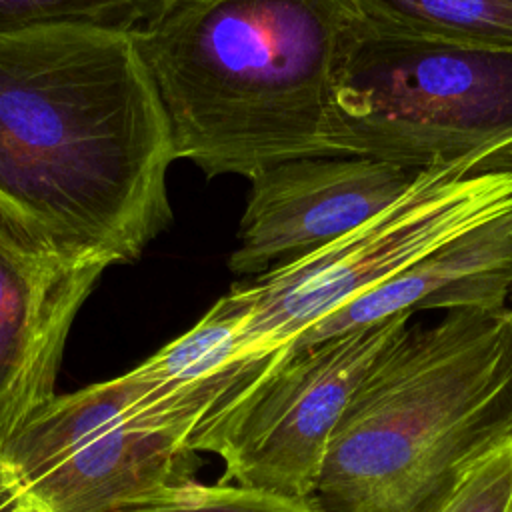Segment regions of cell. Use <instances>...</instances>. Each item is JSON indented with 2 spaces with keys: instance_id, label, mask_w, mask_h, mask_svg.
Here are the masks:
<instances>
[{
  "instance_id": "cell-1",
  "label": "cell",
  "mask_w": 512,
  "mask_h": 512,
  "mask_svg": "<svg viewBox=\"0 0 512 512\" xmlns=\"http://www.w3.org/2000/svg\"><path fill=\"white\" fill-rule=\"evenodd\" d=\"M168 120L130 32L0 34V214L68 256L134 262L170 224Z\"/></svg>"
},
{
  "instance_id": "cell-2",
  "label": "cell",
  "mask_w": 512,
  "mask_h": 512,
  "mask_svg": "<svg viewBox=\"0 0 512 512\" xmlns=\"http://www.w3.org/2000/svg\"><path fill=\"white\" fill-rule=\"evenodd\" d=\"M358 22L348 0H164L130 34L176 160L254 178L326 154L328 102Z\"/></svg>"
},
{
  "instance_id": "cell-3",
  "label": "cell",
  "mask_w": 512,
  "mask_h": 512,
  "mask_svg": "<svg viewBox=\"0 0 512 512\" xmlns=\"http://www.w3.org/2000/svg\"><path fill=\"white\" fill-rule=\"evenodd\" d=\"M512 438V308L408 324L354 390L308 504L438 512L460 476Z\"/></svg>"
},
{
  "instance_id": "cell-4",
  "label": "cell",
  "mask_w": 512,
  "mask_h": 512,
  "mask_svg": "<svg viewBox=\"0 0 512 512\" xmlns=\"http://www.w3.org/2000/svg\"><path fill=\"white\" fill-rule=\"evenodd\" d=\"M510 140V50L394 36L358 22L328 102L326 154L426 170Z\"/></svg>"
},
{
  "instance_id": "cell-5",
  "label": "cell",
  "mask_w": 512,
  "mask_h": 512,
  "mask_svg": "<svg viewBox=\"0 0 512 512\" xmlns=\"http://www.w3.org/2000/svg\"><path fill=\"white\" fill-rule=\"evenodd\" d=\"M512 210V160L500 146L434 164L390 206L252 282L242 354H272L350 300L470 228Z\"/></svg>"
},
{
  "instance_id": "cell-6",
  "label": "cell",
  "mask_w": 512,
  "mask_h": 512,
  "mask_svg": "<svg viewBox=\"0 0 512 512\" xmlns=\"http://www.w3.org/2000/svg\"><path fill=\"white\" fill-rule=\"evenodd\" d=\"M410 318L396 314L310 346L278 350L260 376L196 426L192 450L218 456L226 482L308 502L354 390Z\"/></svg>"
},
{
  "instance_id": "cell-7",
  "label": "cell",
  "mask_w": 512,
  "mask_h": 512,
  "mask_svg": "<svg viewBox=\"0 0 512 512\" xmlns=\"http://www.w3.org/2000/svg\"><path fill=\"white\" fill-rule=\"evenodd\" d=\"M274 354L238 358L212 376L162 386L90 438L56 468L26 484L40 512H110L162 488L190 482L196 426L260 376Z\"/></svg>"
},
{
  "instance_id": "cell-8",
  "label": "cell",
  "mask_w": 512,
  "mask_h": 512,
  "mask_svg": "<svg viewBox=\"0 0 512 512\" xmlns=\"http://www.w3.org/2000/svg\"><path fill=\"white\" fill-rule=\"evenodd\" d=\"M422 170L354 154L278 162L250 178L228 266L260 276L358 228L402 196Z\"/></svg>"
},
{
  "instance_id": "cell-9",
  "label": "cell",
  "mask_w": 512,
  "mask_h": 512,
  "mask_svg": "<svg viewBox=\"0 0 512 512\" xmlns=\"http://www.w3.org/2000/svg\"><path fill=\"white\" fill-rule=\"evenodd\" d=\"M108 266L58 252L0 214V456L56 396L68 332Z\"/></svg>"
},
{
  "instance_id": "cell-10",
  "label": "cell",
  "mask_w": 512,
  "mask_h": 512,
  "mask_svg": "<svg viewBox=\"0 0 512 512\" xmlns=\"http://www.w3.org/2000/svg\"><path fill=\"white\" fill-rule=\"evenodd\" d=\"M512 210L444 242L382 284L316 322L286 348L310 346L396 314L508 306Z\"/></svg>"
},
{
  "instance_id": "cell-11",
  "label": "cell",
  "mask_w": 512,
  "mask_h": 512,
  "mask_svg": "<svg viewBox=\"0 0 512 512\" xmlns=\"http://www.w3.org/2000/svg\"><path fill=\"white\" fill-rule=\"evenodd\" d=\"M154 380L138 368L72 394H56L10 440L2 460L26 486L128 414L156 392Z\"/></svg>"
},
{
  "instance_id": "cell-12",
  "label": "cell",
  "mask_w": 512,
  "mask_h": 512,
  "mask_svg": "<svg viewBox=\"0 0 512 512\" xmlns=\"http://www.w3.org/2000/svg\"><path fill=\"white\" fill-rule=\"evenodd\" d=\"M376 32L512 52V0H348Z\"/></svg>"
},
{
  "instance_id": "cell-13",
  "label": "cell",
  "mask_w": 512,
  "mask_h": 512,
  "mask_svg": "<svg viewBox=\"0 0 512 512\" xmlns=\"http://www.w3.org/2000/svg\"><path fill=\"white\" fill-rule=\"evenodd\" d=\"M248 284L234 286L182 336L162 346L136 368L158 386H182L216 374L242 354V330L252 312Z\"/></svg>"
},
{
  "instance_id": "cell-14",
  "label": "cell",
  "mask_w": 512,
  "mask_h": 512,
  "mask_svg": "<svg viewBox=\"0 0 512 512\" xmlns=\"http://www.w3.org/2000/svg\"><path fill=\"white\" fill-rule=\"evenodd\" d=\"M164 0H0V34L42 26L134 32Z\"/></svg>"
},
{
  "instance_id": "cell-15",
  "label": "cell",
  "mask_w": 512,
  "mask_h": 512,
  "mask_svg": "<svg viewBox=\"0 0 512 512\" xmlns=\"http://www.w3.org/2000/svg\"><path fill=\"white\" fill-rule=\"evenodd\" d=\"M110 512H316L308 502L282 498L234 482L196 480L162 488Z\"/></svg>"
},
{
  "instance_id": "cell-16",
  "label": "cell",
  "mask_w": 512,
  "mask_h": 512,
  "mask_svg": "<svg viewBox=\"0 0 512 512\" xmlns=\"http://www.w3.org/2000/svg\"><path fill=\"white\" fill-rule=\"evenodd\" d=\"M438 512H512V438L478 458Z\"/></svg>"
},
{
  "instance_id": "cell-17",
  "label": "cell",
  "mask_w": 512,
  "mask_h": 512,
  "mask_svg": "<svg viewBox=\"0 0 512 512\" xmlns=\"http://www.w3.org/2000/svg\"><path fill=\"white\" fill-rule=\"evenodd\" d=\"M0 512H40L26 486L0 458Z\"/></svg>"
},
{
  "instance_id": "cell-18",
  "label": "cell",
  "mask_w": 512,
  "mask_h": 512,
  "mask_svg": "<svg viewBox=\"0 0 512 512\" xmlns=\"http://www.w3.org/2000/svg\"><path fill=\"white\" fill-rule=\"evenodd\" d=\"M500 152H502L506 158H512V140H510V142H508Z\"/></svg>"
},
{
  "instance_id": "cell-19",
  "label": "cell",
  "mask_w": 512,
  "mask_h": 512,
  "mask_svg": "<svg viewBox=\"0 0 512 512\" xmlns=\"http://www.w3.org/2000/svg\"><path fill=\"white\" fill-rule=\"evenodd\" d=\"M508 306L512 308V288H510V296H508Z\"/></svg>"
}]
</instances>
